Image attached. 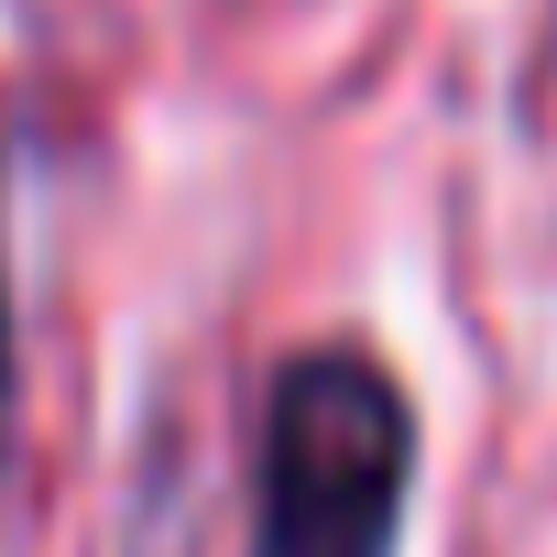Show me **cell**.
<instances>
[{"label": "cell", "instance_id": "1", "mask_svg": "<svg viewBox=\"0 0 557 557\" xmlns=\"http://www.w3.org/2000/svg\"><path fill=\"white\" fill-rule=\"evenodd\" d=\"M405 394L361 350H318L273 383L262 416V524L251 557H394L405 513Z\"/></svg>", "mask_w": 557, "mask_h": 557}, {"label": "cell", "instance_id": "2", "mask_svg": "<svg viewBox=\"0 0 557 557\" xmlns=\"http://www.w3.org/2000/svg\"><path fill=\"white\" fill-rule=\"evenodd\" d=\"M0 394H12V339H0Z\"/></svg>", "mask_w": 557, "mask_h": 557}]
</instances>
